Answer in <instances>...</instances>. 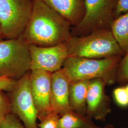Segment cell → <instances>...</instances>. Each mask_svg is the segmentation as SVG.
<instances>
[{
	"mask_svg": "<svg viewBox=\"0 0 128 128\" xmlns=\"http://www.w3.org/2000/svg\"><path fill=\"white\" fill-rule=\"evenodd\" d=\"M114 96L116 103L121 107L128 106V94L125 86H120L115 88L113 92Z\"/></svg>",
	"mask_w": 128,
	"mask_h": 128,
	"instance_id": "ac0fdd59",
	"label": "cell"
},
{
	"mask_svg": "<svg viewBox=\"0 0 128 128\" xmlns=\"http://www.w3.org/2000/svg\"><path fill=\"white\" fill-rule=\"evenodd\" d=\"M66 44L68 57L102 59L124 55L110 30H98L82 36H72Z\"/></svg>",
	"mask_w": 128,
	"mask_h": 128,
	"instance_id": "3957f363",
	"label": "cell"
},
{
	"mask_svg": "<svg viewBox=\"0 0 128 128\" xmlns=\"http://www.w3.org/2000/svg\"><path fill=\"white\" fill-rule=\"evenodd\" d=\"M71 25L41 0H34L32 13L21 38L28 45L40 46L66 43L72 37Z\"/></svg>",
	"mask_w": 128,
	"mask_h": 128,
	"instance_id": "6da1fadb",
	"label": "cell"
},
{
	"mask_svg": "<svg viewBox=\"0 0 128 128\" xmlns=\"http://www.w3.org/2000/svg\"><path fill=\"white\" fill-rule=\"evenodd\" d=\"M83 128H114V127L112 125H111L110 124H107L106 125H105L104 127H101L97 126L96 125H95L94 124H92Z\"/></svg>",
	"mask_w": 128,
	"mask_h": 128,
	"instance_id": "603a6c76",
	"label": "cell"
},
{
	"mask_svg": "<svg viewBox=\"0 0 128 128\" xmlns=\"http://www.w3.org/2000/svg\"><path fill=\"white\" fill-rule=\"evenodd\" d=\"M106 86L101 79L89 81L86 96V116L89 118L104 122L111 112V102L106 92Z\"/></svg>",
	"mask_w": 128,
	"mask_h": 128,
	"instance_id": "30bf717a",
	"label": "cell"
},
{
	"mask_svg": "<svg viewBox=\"0 0 128 128\" xmlns=\"http://www.w3.org/2000/svg\"><path fill=\"white\" fill-rule=\"evenodd\" d=\"M28 48L30 70L38 69L53 73L62 68L64 61L68 57L66 43L51 46L28 45Z\"/></svg>",
	"mask_w": 128,
	"mask_h": 128,
	"instance_id": "ba28073f",
	"label": "cell"
},
{
	"mask_svg": "<svg viewBox=\"0 0 128 128\" xmlns=\"http://www.w3.org/2000/svg\"><path fill=\"white\" fill-rule=\"evenodd\" d=\"M30 70L28 45L22 38L0 41V78L18 81Z\"/></svg>",
	"mask_w": 128,
	"mask_h": 128,
	"instance_id": "277c9868",
	"label": "cell"
},
{
	"mask_svg": "<svg viewBox=\"0 0 128 128\" xmlns=\"http://www.w3.org/2000/svg\"><path fill=\"white\" fill-rule=\"evenodd\" d=\"M4 38V36H3L2 30L1 27H0V41L3 40Z\"/></svg>",
	"mask_w": 128,
	"mask_h": 128,
	"instance_id": "cb8c5ba5",
	"label": "cell"
},
{
	"mask_svg": "<svg viewBox=\"0 0 128 128\" xmlns=\"http://www.w3.org/2000/svg\"><path fill=\"white\" fill-rule=\"evenodd\" d=\"M90 81L81 80L70 82L69 102L71 110L82 116H86V96Z\"/></svg>",
	"mask_w": 128,
	"mask_h": 128,
	"instance_id": "4fadbf2b",
	"label": "cell"
},
{
	"mask_svg": "<svg viewBox=\"0 0 128 128\" xmlns=\"http://www.w3.org/2000/svg\"><path fill=\"white\" fill-rule=\"evenodd\" d=\"M11 106L9 98L4 91H0V121L11 114Z\"/></svg>",
	"mask_w": 128,
	"mask_h": 128,
	"instance_id": "e0dca14e",
	"label": "cell"
},
{
	"mask_svg": "<svg viewBox=\"0 0 128 128\" xmlns=\"http://www.w3.org/2000/svg\"><path fill=\"white\" fill-rule=\"evenodd\" d=\"M110 30L124 55L128 52V12L115 18Z\"/></svg>",
	"mask_w": 128,
	"mask_h": 128,
	"instance_id": "5bb4252c",
	"label": "cell"
},
{
	"mask_svg": "<svg viewBox=\"0 0 128 128\" xmlns=\"http://www.w3.org/2000/svg\"><path fill=\"white\" fill-rule=\"evenodd\" d=\"M117 0H86L85 11L72 36L86 35L94 31L110 30L114 20Z\"/></svg>",
	"mask_w": 128,
	"mask_h": 128,
	"instance_id": "8992f818",
	"label": "cell"
},
{
	"mask_svg": "<svg viewBox=\"0 0 128 128\" xmlns=\"http://www.w3.org/2000/svg\"><path fill=\"white\" fill-rule=\"evenodd\" d=\"M125 88H126V90H127V91L128 92V84L125 86Z\"/></svg>",
	"mask_w": 128,
	"mask_h": 128,
	"instance_id": "d4e9b609",
	"label": "cell"
},
{
	"mask_svg": "<svg viewBox=\"0 0 128 128\" xmlns=\"http://www.w3.org/2000/svg\"><path fill=\"white\" fill-rule=\"evenodd\" d=\"M28 72L17 81L10 92L9 98L12 114L18 116L26 128H39L37 124L38 111L32 97Z\"/></svg>",
	"mask_w": 128,
	"mask_h": 128,
	"instance_id": "52a82bcc",
	"label": "cell"
},
{
	"mask_svg": "<svg viewBox=\"0 0 128 128\" xmlns=\"http://www.w3.org/2000/svg\"><path fill=\"white\" fill-rule=\"evenodd\" d=\"M70 81L62 68L52 73L51 104L53 112L62 115L72 111L69 102Z\"/></svg>",
	"mask_w": 128,
	"mask_h": 128,
	"instance_id": "8fae6325",
	"label": "cell"
},
{
	"mask_svg": "<svg viewBox=\"0 0 128 128\" xmlns=\"http://www.w3.org/2000/svg\"><path fill=\"white\" fill-rule=\"evenodd\" d=\"M122 56L102 59L69 56L62 69L70 82L90 81L95 79L104 80L107 86L116 82V76Z\"/></svg>",
	"mask_w": 128,
	"mask_h": 128,
	"instance_id": "7a4b0ae2",
	"label": "cell"
},
{
	"mask_svg": "<svg viewBox=\"0 0 128 128\" xmlns=\"http://www.w3.org/2000/svg\"><path fill=\"white\" fill-rule=\"evenodd\" d=\"M66 20L76 26L82 20L85 11L86 0H41Z\"/></svg>",
	"mask_w": 128,
	"mask_h": 128,
	"instance_id": "7c38bea8",
	"label": "cell"
},
{
	"mask_svg": "<svg viewBox=\"0 0 128 128\" xmlns=\"http://www.w3.org/2000/svg\"><path fill=\"white\" fill-rule=\"evenodd\" d=\"M93 123L87 116H82L73 110L59 117L57 128H83Z\"/></svg>",
	"mask_w": 128,
	"mask_h": 128,
	"instance_id": "9a60e30c",
	"label": "cell"
},
{
	"mask_svg": "<svg viewBox=\"0 0 128 128\" xmlns=\"http://www.w3.org/2000/svg\"><path fill=\"white\" fill-rule=\"evenodd\" d=\"M127 12H128V0H117L115 10V17L116 18Z\"/></svg>",
	"mask_w": 128,
	"mask_h": 128,
	"instance_id": "7402d4cb",
	"label": "cell"
},
{
	"mask_svg": "<svg viewBox=\"0 0 128 128\" xmlns=\"http://www.w3.org/2000/svg\"><path fill=\"white\" fill-rule=\"evenodd\" d=\"M0 128H25L16 115L10 114L0 121Z\"/></svg>",
	"mask_w": 128,
	"mask_h": 128,
	"instance_id": "d6986e66",
	"label": "cell"
},
{
	"mask_svg": "<svg viewBox=\"0 0 128 128\" xmlns=\"http://www.w3.org/2000/svg\"><path fill=\"white\" fill-rule=\"evenodd\" d=\"M52 73L41 70H32L30 74V88L40 120L54 113L51 104Z\"/></svg>",
	"mask_w": 128,
	"mask_h": 128,
	"instance_id": "9c48e42d",
	"label": "cell"
},
{
	"mask_svg": "<svg viewBox=\"0 0 128 128\" xmlns=\"http://www.w3.org/2000/svg\"><path fill=\"white\" fill-rule=\"evenodd\" d=\"M59 115L52 113L45 119L41 120V122L38 125L40 128H57L58 120Z\"/></svg>",
	"mask_w": 128,
	"mask_h": 128,
	"instance_id": "ffe728a7",
	"label": "cell"
},
{
	"mask_svg": "<svg viewBox=\"0 0 128 128\" xmlns=\"http://www.w3.org/2000/svg\"><path fill=\"white\" fill-rule=\"evenodd\" d=\"M116 82L120 84H128V52L122 57L117 72Z\"/></svg>",
	"mask_w": 128,
	"mask_h": 128,
	"instance_id": "2e32d148",
	"label": "cell"
},
{
	"mask_svg": "<svg viewBox=\"0 0 128 128\" xmlns=\"http://www.w3.org/2000/svg\"><path fill=\"white\" fill-rule=\"evenodd\" d=\"M17 80L6 78H0V91L10 92L16 85Z\"/></svg>",
	"mask_w": 128,
	"mask_h": 128,
	"instance_id": "44dd1931",
	"label": "cell"
},
{
	"mask_svg": "<svg viewBox=\"0 0 128 128\" xmlns=\"http://www.w3.org/2000/svg\"><path fill=\"white\" fill-rule=\"evenodd\" d=\"M34 0H0V25L4 38L21 37L30 18Z\"/></svg>",
	"mask_w": 128,
	"mask_h": 128,
	"instance_id": "5b68a950",
	"label": "cell"
}]
</instances>
